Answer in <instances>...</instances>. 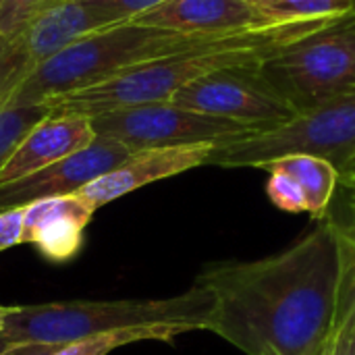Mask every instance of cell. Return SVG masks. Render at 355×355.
I'll return each mask as SVG.
<instances>
[{
  "instance_id": "1",
  "label": "cell",
  "mask_w": 355,
  "mask_h": 355,
  "mask_svg": "<svg viewBox=\"0 0 355 355\" xmlns=\"http://www.w3.org/2000/svg\"><path fill=\"white\" fill-rule=\"evenodd\" d=\"M339 233L327 214L281 254L208 264L193 283L216 297L210 331L245 355H331Z\"/></svg>"
},
{
  "instance_id": "2",
  "label": "cell",
  "mask_w": 355,
  "mask_h": 355,
  "mask_svg": "<svg viewBox=\"0 0 355 355\" xmlns=\"http://www.w3.org/2000/svg\"><path fill=\"white\" fill-rule=\"evenodd\" d=\"M341 19H291L254 29L227 31L208 44L135 64L98 85L54 98L46 104L50 114H81L94 119L144 104L171 102L177 89L208 75L235 69H260L285 48Z\"/></svg>"
},
{
  "instance_id": "3",
  "label": "cell",
  "mask_w": 355,
  "mask_h": 355,
  "mask_svg": "<svg viewBox=\"0 0 355 355\" xmlns=\"http://www.w3.org/2000/svg\"><path fill=\"white\" fill-rule=\"evenodd\" d=\"M220 33H183L139 23H116L94 29L27 77L8 98L12 106L46 104L54 98L98 85L135 64L179 54L216 40Z\"/></svg>"
},
{
  "instance_id": "4",
  "label": "cell",
  "mask_w": 355,
  "mask_h": 355,
  "mask_svg": "<svg viewBox=\"0 0 355 355\" xmlns=\"http://www.w3.org/2000/svg\"><path fill=\"white\" fill-rule=\"evenodd\" d=\"M214 308V293L193 283L185 293L164 300L15 306V312L2 324V333L15 341L44 343H75L96 335L141 327H183L193 333L210 331Z\"/></svg>"
},
{
  "instance_id": "5",
  "label": "cell",
  "mask_w": 355,
  "mask_h": 355,
  "mask_svg": "<svg viewBox=\"0 0 355 355\" xmlns=\"http://www.w3.org/2000/svg\"><path fill=\"white\" fill-rule=\"evenodd\" d=\"M291 154L324 158L339 171L354 160L355 87L297 112L285 125L216 146L208 164L223 168H262Z\"/></svg>"
},
{
  "instance_id": "6",
  "label": "cell",
  "mask_w": 355,
  "mask_h": 355,
  "mask_svg": "<svg viewBox=\"0 0 355 355\" xmlns=\"http://www.w3.org/2000/svg\"><path fill=\"white\" fill-rule=\"evenodd\" d=\"M260 75L297 112L355 87V12L285 48Z\"/></svg>"
},
{
  "instance_id": "7",
  "label": "cell",
  "mask_w": 355,
  "mask_h": 355,
  "mask_svg": "<svg viewBox=\"0 0 355 355\" xmlns=\"http://www.w3.org/2000/svg\"><path fill=\"white\" fill-rule=\"evenodd\" d=\"M98 137L114 139L131 152L193 144H229L260 133V129L229 119L202 114L173 102L144 104L92 119Z\"/></svg>"
},
{
  "instance_id": "8",
  "label": "cell",
  "mask_w": 355,
  "mask_h": 355,
  "mask_svg": "<svg viewBox=\"0 0 355 355\" xmlns=\"http://www.w3.org/2000/svg\"><path fill=\"white\" fill-rule=\"evenodd\" d=\"M173 104L202 114L252 125L260 131L289 123L297 110L260 75V69H235L198 79L171 98Z\"/></svg>"
},
{
  "instance_id": "9",
  "label": "cell",
  "mask_w": 355,
  "mask_h": 355,
  "mask_svg": "<svg viewBox=\"0 0 355 355\" xmlns=\"http://www.w3.org/2000/svg\"><path fill=\"white\" fill-rule=\"evenodd\" d=\"M106 27L87 0H67L0 40V106L40 67L77 37Z\"/></svg>"
},
{
  "instance_id": "10",
  "label": "cell",
  "mask_w": 355,
  "mask_h": 355,
  "mask_svg": "<svg viewBox=\"0 0 355 355\" xmlns=\"http://www.w3.org/2000/svg\"><path fill=\"white\" fill-rule=\"evenodd\" d=\"M131 150L114 139L98 137L83 150L17 181L0 185V212L25 208L33 202L73 196L102 175L116 168Z\"/></svg>"
},
{
  "instance_id": "11",
  "label": "cell",
  "mask_w": 355,
  "mask_h": 355,
  "mask_svg": "<svg viewBox=\"0 0 355 355\" xmlns=\"http://www.w3.org/2000/svg\"><path fill=\"white\" fill-rule=\"evenodd\" d=\"M214 148V144H193L131 152V156L123 160L116 168L85 185L79 196L94 210H98L108 202L119 200L139 187L208 164V158Z\"/></svg>"
},
{
  "instance_id": "12",
  "label": "cell",
  "mask_w": 355,
  "mask_h": 355,
  "mask_svg": "<svg viewBox=\"0 0 355 355\" xmlns=\"http://www.w3.org/2000/svg\"><path fill=\"white\" fill-rule=\"evenodd\" d=\"M131 23L183 33H220L275 25L283 23V19H277L254 0H168Z\"/></svg>"
},
{
  "instance_id": "13",
  "label": "cell",
  "mask_w": 355,
  "mask_h": 355,
  "mask_svg": "<svg viewBox=\"0 0 355 355\" xmlns=\"http://www.w3.org/2000/svg\"><path fill=\"white\" fill-rule=\"evenodd\" d=\"M96 139L92 119L81 114H48L12 150L0 171V185L42 171Z\"/></svg>"
},
{
  "instance_id": "14",
  "label": "cell",
  "mask_w": 355,
  "mask_h": 355,
  "mask_svg": "<svg viewBox=\"0 0 355 355\" xmlns=\"http://www.w3.org/2000/svg\"><path fill=\"white\" fill-rule=\"evenodd\" d=\"M94 208L79 196H60L25 206L23 243H31L52 262L71 260L83 243Z\"/></svg>"
},
{
  "instance_id": "15",
  "label": "cell",
  "mask_w": 355,
  "mask_h": 355,
  "mask_svg": "<svg viewBox=\"0 0 355 355\" xmlns=\"http://www.w3.org/2000/svg\"><path fill=\"white\" fill-rule=\"evenodd\" d=\"M266 168H281L289 173L302 187L306 202H308V214L314 218H324L331 206V200L335 196V189L339 185V168L318 156L308 154H291L277 158L262 166Z\"/></svg>"
},
{
  "instance_id": "16",
  "label": "cell",
  "mask_w": 355,
  "mask_h": 355,
  "mask_svg": "<svg viewBox=\"0 0 355 355\" xmlns=\"http://www.w3.org/2000/svg\"><path fill=\"white\" fill-rule=\"evenodd\" d=\"M341 272L337 285L335 306V335L345 329H355V227H341Z\"/></svg>"
},
{
  "instance_id": "17",
  "label": "cell",
  "mask_w": 355,
  "mask_h": 355,
  "mask_svg": "<svg viewBox=\"0 0 355 355\" xmlns=\"http://www.w3.org/2000/svg\"><path fill=\"white\" fill-rule=\"evenodd\" d=\"M50 114L48 104H35V106H12L2 104L0 106V171L6 164L12 150L19 146V141L42 121Z\"/></svg>"
},
{
  "instance_id": "18",
  "label": "cell",
  "mask_w": 355,
  "mask_h": 355,
  "mask_svg": "<svg viewBox=\"0 0 355 355\" xmlns=\"http://www.w3.org/2000/svg\"><path fill=\"white\" fill-rule=\"evenodd\" d=\"M277 19H341L355 12V0H254Z\"/></svg>"
},
{
  "instance_id": "19",
  "label": "cell",
  "mask_w": 355,
  "mask_h": 355,
  "mask_svg": "<svg viewBox=\"0 0 355 355\" xmlns=\"http://www.w3.org/2000/svg\"><path fill=\"white\" fill-rule=\"evenodd\" d=\"M67 0H2L0 2V40L12 35L37 17L64 4Z\"/></svg>"
},
{
  "instance_id": "20",
  "label": "cell",
  "mask_w": 355,
  "mask_h": 355,
  "mask_svg": "<svg viewBox=\"0 0 355 355\" xmlns=\"http://www.w3.org/2000/svg\"><path fill=\"white\" fill-rule=\"evenodd\" d=\"M268 177V185H266V193L270 198V202L285 210V212H308V202L306 196L300 187V183L285 171L281 168H266Z\"/></svg>"
},
{
  "instance_id": "21",
  "label": "cell",
  "mask_w": 355,
  "mask_h": 355,
  "mask_svg": "<svg viewBox=\"0 0 355 355\" xmlns=\"http://www.w3.org/2000/svg\"><path fill=\"white\" fill-rule=\"evenodd\" d=\"M168 0H87V4L98 12L104 25H116L133 21L135 17L164 4Z\"/></svg>"
},
{
  "instance_id": "22",
  "label": "cell",
  "mask_w": 355,
  "mask_h": 355,
  "mask_svg": "<svg viewBox=\"0 0 355 355\" xmlns=\"http://www.w3.org/2000/svg\"><path fill=\"white\" fill-rule=\"evenodd\" d=\"M23 216L25 208L0 212V252L23 243Z\"/></svg>"
},
{
  "instance_id": "23",
  "label": "cell",
  "mask_w": 355,
  "mask_h": 355,
  "mask_svg": "<svg viewBox=\"0 0 355 355\" xmlns=\"http://www.w3.org/2000/svg\"><path fill=\"white\" fill-rule=\"evenodd\" d=\"M67 343H44V341H17L2 355H56Z\"/></svg>"
},
{
  "instance_id": "24",
  "label": "cell",
  "mask_w": 355,
  "mask_h": 355,
  "mask_svg": "<svg viewBox=\"0 0 355 355\" xmlns=\"http://www.w3.org/2000/svg\"><path fill=\"white\" fill-rule=\"evenodd\" d=\"M331 355H355V329H345L335 335Z\"/></svg>"
},
{
  "instance_id": "25",
  "label": "cell",
  "mask_w": 355,
  "mask_h": 355,
  "mask_svg": "<svg viewBox=\"0 0 355 355\" xmlns=\"http://www.w3.org/2000/svg\"><path fill=\"white\" fill-rule=\"evenodd\" d=\"M339 183H343L347 189H352V193H355V158L339 171Z\"/></svg>"
},
{
  "instance_id": "26",
  "label": "cell",
  "mask_w": 355,
  "mask_h": 355,
  "mask_svg": "<svg viewBox=\"0 0 355 355\" xmlns=\"http://www.w3.org/2000/svg\"><path fill=\"white\" fill-rule=\"evenodd\" d=\"M15 343H17L15 339H10V337H8L6 333H2V331H0V355L4 354L6 349H10V347H12Z\"/></svg>"
},
{
  "instance_id": "27",
  "label": "cell",
  "mask_w": 355,
  "mask_h": 355,
  "mask_svg": "<svg viewBox=\"0 0 355 355\" xmlns=\"http://www.w3.org/2000/svg\"><path fill=\"white\" fill-rule=\"evenodd\" d=\"M15 312V306H0V331H2V324L4 320Z\"/></svg>"
},
{
  "instance_id": "28",
  "label": "cell",
  "mask_w": 355,
  "mask_h": 355,
  "mask_svg": "<svg viewBox=\"0 0 355 355\" xmlns=\"http://www.w3.org/2000/svg\"><path fill=\"white\" fill-rule=\"evenodd\" d=\"M349 208H352V212H354V218H355V193H352V200H349ZM355 227V225H354Z\"/></svg>"
},
{
  "instance_id": "29",
  "label": "cell",
  "mask_w": 355,
  "mask_h": 355,
  "mask_svg": "<svg viewBox=\"0 0 355 355\" xmlns=\"http://www.w3.org/2000/svg\"><path fill=\"white\" fill-rule=\"evenodd\" d=\"M0 2H2V0H0Z\"/></svg>"
}]
</instances>
